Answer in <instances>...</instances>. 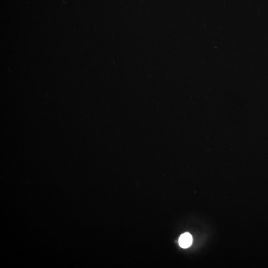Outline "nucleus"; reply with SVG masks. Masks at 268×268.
Wrapping results in <instances>:
<instances>
[{
	"label": "nucleus",
	"instance_id": "1",
	"mask_svg": "<svg viewBox=\"0 0 268 268\" xmlns=\"http://www.w3.org/2000/svg\"><path fill=\"white\" fill-rule=\"evenodd\" d=\"M192 240L191 235L189 233H185L180 236L179 239V244L182 248H187L191 246Z\"/></svg>",
	"mask_w": 268,
	"mask_h": 268
}]
</instances>
